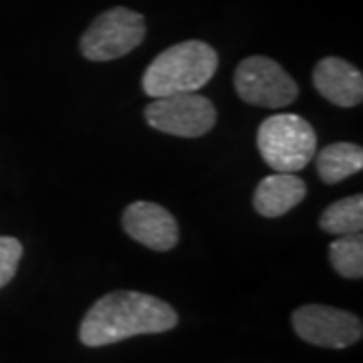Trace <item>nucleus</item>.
I'll list each match as a JSON object with an SVG mask.
<instances>
[{
	"instance_id": "nucleus-1",
	"label": "nucleus",
	"mask_w": 363,
	"mask_h": 363,
	"mask_svg": "<svg viewBox=\"0 0 363 363\" xmlns=\"http://www.w3.org/2000/svg\"><path fill=\"white\" fill-rule=\"evenodd\" d=\"M178 325V313L166 301L138 291H113L93 303L79 325L87 347H105L135 335H156Z\"/></svg>"
},
{
	"instance_id": "nucleus-2",
	"label": "nucleus",
	"mask_w": 363,
	"mask_h": 363,
	"mask_svg": "<svg viewBox=\"0 0 363 363\" xmlns=\"http://www.w3.org/2000/svg\"><path fill=\"white\" fill-rule=\"evenodd\" d=\"M218 69V55L204 40H184L164 52L145 69L142 87L150 97L202 89Z\"/></svg>"
},
{
	"instance_id": "nucleus-3",
	"label": "nucleus",
	"mask_w": 363,
	"mask_h": 363,
	"mask_svg": "<svg viewBox=\"0 0 363 363\" xmlns=\"http://www.w3.org/2000/svg\"><path fill=\"white\" fill-rule=\"evenodd\" d=\"M257 145L269 168L295 174L315 157L317 133L305 117L279 113L260 123Z\"/></svg>"
},
{
	"instance_id": "nucleus-4",
	"label": "nucleus",
	"mask_w": 363,
	"mask_h": 363,
	"mask_svg": "<svg viewBox=\"0 0 363 363\" xmlns=\"http://www.w3.org/2000/svg\"><path fill=\"white\" fill-rule=\"evenodd\" d=\"M145 39V18L142 14L116 6L101 13L83 33L79 47L85 59L104 63L131 52Z\"/></svg>"
},
{
	"instance_id": "nucleus-5",
	"label": "nucleus",
	"mask_w": 363,
	"mask_h": 363,
	"mask_svg": "<svg viewBox=\"0 0 363 363\" xmlns=\"http://www.w3.org/2000/svg\"><path fill=\"white\" fill-rule=\"evenodd\" d=\"M234 89L242 101L257 107L279 109L291 105L298 95L297 83L277 61L252 55L234 71Z\"/></svg>"
},
{
	"instance_id": "nucleus-6",
	"label": "nucleus",
	"mask_w": 363,
	"mask_h": 363,
	"mask_svg": "<svg viewBox=\"0 0 363 363\" xmlns=\"http://www.w3.org/2000/svg\"><path fill=\"white\" fill-rule=\"evenodd\" d=\"M145 121L162 133L178 138H202L216 123L214 104L198 93L157 97L145 107Z\"/></svg>"
},
{
	"instance_id": "nucleus-7",
	"label": "nucleus",
	"mask_w": 363,
	"mask_h": 363,
	"mask_svg": "<svg viewBox=\"0 0 363 363\" xmlns=\"http://www.w3.org/2000/svg\"><path fill=\"white\" fill-rule=\"evenodd\" d=\"M291 323L303 341L327 350H345L363 337L357 315L329 305H303L293 311Z\"/></svg>"
},
{
	"instance_id": "nucleus-8",
	"label": "nucleus",
	"mask_w": 363,
	"mask_h": 363,
	"mask_svg": "<svg viewBox=\"0 0 363 363\" xmlns=\"http://www.w3.org/2000/svg\"><path fill=\"white\" fill-rule=\"evenodd\" d=\"M123 230L143 247L166 252L178 245L180 230L172 212L156 202H133L123 212Z\"/></svg>"
},
{
	"instance_id": "nucleus-9",
	"label": "nucleus",
	"mask_w": 363,
	"mask_h": 363,
	"mask_svg": "<svg viewBox=\"0 0 363 363\" xmlns=\"http://www.w3.org/2000/svg\"><path fill=\"white\" fill-rule=\"evenodd\" d=\"M315 89L339 107H355L363 99V75L339 57H325L313 69Z\"/></svg>"
},
{
	"instance_id": "nucleus-10",
	"label": "nucleus",
	"mask_w": 363,
	"mask_h": 363,
	"mask_svg": "<svg viewBox=\"0 0 363 363\" xmlns=\"http://www.w3.org/2000/svg\"><path fill=\"white\" fill-rule=\"evenodd\" d=\"M307 196V184L295 174L274 172L259 182L252 204L264 218H279L301 204Z\"/></svg>"
},
{
	"instance_id": "nucleus-11",
	"label": "nucleus",
	"mask_w": 363,
	"mask_h": 363,
	"mask_svg": "<svg viewBox=\"0 0 363 363\" xmlns=\"http://www.w3.org/2000/svg\"><path fill=\"white\" fill-rule=\"evenodd\" d=\"M363 150L355 143L339 142L323 147L317 154V174L325 184H337L362 172Z\"/></svg>"
},
{
	"instance_id": "nucleus-12",
	"label": "nucleus",
	"mask_w": 363,
	"mask_h": 363,
	"mask_svg": "<svg viewBox=\"0 0 363 363\" xmlns=\"http://www.w3.org/2000/svg\"><path fill=\"white\" fill-rule=\"evenodd\" d=\"M319 226L325 233L343 236V234H357L363 228V196L355 194L343 198L327 206L319 216Z\"/></svg>"
},
{
	"instance_id": "nucleus-13",
	"label": "nucleus",
	"mask_w": 363,
	"mask_h": 363,
	"mask_svg": "<svg viewBox=\"0 0 363 363\" xmlns=\"http://www.w3.org/2000/svg\"><path fill=\"white\" fill-rule=\"evenodd\" d=\"M331 267L345 279H362L363 277V236L343 234L337 236L329 247Z\"/></svg>"
},
{
	"instance_id": "nucleus-14",
	"label": "nucleus",
	"mask_w": 363,
	"mask_h": 363,
	"mask_svg": "<svg viewBox=\"0 0 363 363\" xmlns=\"http://www.w3.org/2000/svg\"><path fill=\"white\" fill-rule=\"evenodd\" d=\"M21 259H23L21 240L14 236H0V289L13 281Z\"/></svg>"
}]
</instances>
